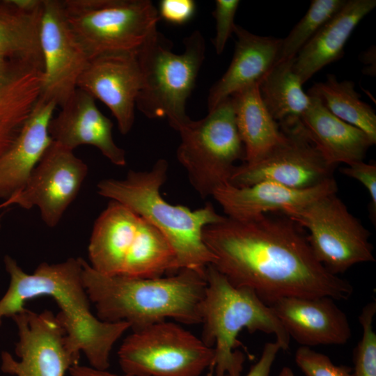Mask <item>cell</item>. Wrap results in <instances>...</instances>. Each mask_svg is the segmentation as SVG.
I'll list each match as a JSON object with an SVG mask.
<instances>
[{
  "instance_id": "1",
  "label": "cell",
  "mask_w": 376,
  "mask_h": 376,
  "mask_svg": "<svg viewBox=\"0 0 376 376\" xmlns=\"http://www.w3.org/2000/svg\"><path fill=\"white\" fill-rule=\"evenodd\" d=\"M212 265L234 286L253 290L268 305L285 297L346 300L351 283L329 272L315 257L301 227L267 214L248 219L225 216L205 227Z\"/></svg>"
},
{
  "instance_id": "2",
  "label": "cell",
  "mask_w": 376,
  "mask_h": 376,
  "mask_svg": "<svg viewBox=\"0 0 376 376\" xmlns=\"http://www.w3.org/2000/svg\"><path fill=\"white\" fill-rule=\"evenodd\" d=\"M10 276L8 288L0 299L2 319L21 311L25 303L40 296H49L60 311L71 350L82 352L90 366L107 370L114 344L130 329L125 322H107L92 313L91 301L82 279V258H70L58 263H40L31 274L25 272L10 256L4 257Z\"/></svg>"
},
{
  "instance_id": "3",
  "label": "cell",
  "mask_w": 376,
  "mask_h": 376,
  "mask_svg": "<svg viewBox=\"0 0 376 376\" xmlns=\"http://www.w3.org/2000/svg\"><path fill=\"white\" fill-rule=\"evenodd\" d=\"M82 279L102 321L127 322L132 331L169 318L201 324L205 273L183 269L166 277L109 276L95 271L82 258Z\"/></svg>"
},
{
  "instance_id": "4",
  "label": "cell",
  "mask_w": 376,
  "mask_h": 376,
  "mask_svg": "<svg viewBox=\"0 0 376 376\" xmlns=\"http://www.w3.org/2000/svg\"><path fill=\"white\" fill-rule=\"evenodd\" d=\"M169 164L159 159L148 171L130 170L123 179L108 178L97 183V193L125 205L142 217L166 239L180 270L188 269L205 274L214 256L203 239L205 226L222 221L212 203L192 210L173 205L161 196Z\"/></svg>"
},
{
  "instance_id": "5",
  "label": "cell",
  "mask_w": 376,
  "mask_h": 376,
  "mask_svg": "<svg viewBox=\"0 0 376 376\" xmlns=\"http://www.w3.org/2000/svg\"><path fill=\"white\" fill-rule=\"evenodd\" d=\"M205 279L201 305V339L214 349L211 370L215 376H241L244 356L235 349L243 329L274 334L281 350L289 348L287 331L253 290L234 286L212 265L206 268Z\"/></svg>"
},
{
  "instance_id": "6",
  "label": "cell",
  "mask_w": 376,
  "mask_h": 376,
  "mask_svg": "<svg viewBox=\"0 0 376 376\" xmlns=\"http://www.w3.org/2000/svg\"><path fill=\"white\" fill-rule=\"evenodd\" d=\"M88 253L89 265L99 273L132 278L162 276L174 260L171 246L157 228L112 200L94 224Z\"/></svg>"
},
{
  "instance_id": "7",
  "label": "cell",
  "mask_w": 376,
  "mask_h": 376,
  "mask_svg": "<svg viewBox=\"0 0 376 376\" xmlns=\"http://www.w3.org/2000/svg\"><path fill=\"white\" fill-rule=\"evenodd\" d=\"M185 50L173 52V42L154 31L137 51L142 85L136 107L148 118L166 117L178 131L191 119L186 103L205 57V40L196 30L183 39Z\"/></svg>"
},
{
  "instance_id": "8",
  "label": "cell",
  "mask_w": 376,
  "mask_h": 376,
  "mask_svg": "<svg viewBox=\"0 0 376 376\" xmlns=\"http://www.w3.org/2000/svg\"><path fill=\"white\" fill-rule=\"evenodd\" d=\"M65 19L88 59L138 51L157 30V8L149 0H63Z\"/></svg>"
},
{
  "instance_id": "9",
  "label": "cell",
  "mask_w": 376,
  "mask_h": 376,
  "mask_svg": "<svg viewBox=\"0 0 376 376\" xmlns=\"http://www.w3.org/2000/svg\"><path fill=\"white\" fill-rule=\"evenodd\" d=\"M178 132L176 156L190 184L202 198L212 196L217 188L228 182L236 161L244 159L231 97L203 118L191 119Z\"/></svg>"
},
{
  "instance_id": "10",
  "label": "cell",
  "mask_w": 376,
  "mask_h": 376,
  "mask_svg": "<svg viewBox=\"0 0 376 376\" xmlns=\"http://www.w3.org/2000/svg\"><path fill=\"white\" fill-rule=\"evenodd\" d=\"M214 354L201 338L166 320L132 331L118 351L123 373L136 376H201Z\"/></svg>"
},
{
  "instance_id": "11",
  "label": "cell",
  "mask_w": 376,
  "mask_h": 376,
  "mask_svg": "<svg viewBox=\"0 0 376 376\" xmlns=\"http://www.w3.org/2000/svg\"><path fill=\"white\" fill-rule=\"evenodd\" d=\"M281 214L307 230L315 257L333 274L375 260L369 231L336 194L288 208Z\"/></svg>"
},
{
  "instance_id": "12",
  "label": "cell",
  "mask_w": 376,
  "mask_h": 376,
  "mask_svg": "<svg viewBox=\"0 0 376 376\" xmlns=\"http://www.w3.org/2000/svg\"><path fill=\"white\" fill-rule=\"evenodd\" d=\"M18 335L16 360L8 352L1 355V370L15 376H65L79 363V356L70 347L66 331L57 315L24 308L13 315Z\"/></svg>"
},
{
  "instance_id": "13",
  "label": "cell",
  "mask_w": 376,
  "mask_h": 376,
  "mask_svg": "<svg viewBox=\"0 0 376 376\" xmlns=\"http://www.w3.org/2000/svg\"><path fill=\"white\" fill-rule=\"evenodd\" d=\"M284 140L263 157L236 166L228 183L237 187L268 181L295 189H307L331 178L329 166L306 135L300 120L279 125Z\"/></svg>"
},
{
  "instance_id": "14",
  "label": "cell",
  "mask_w": 376,
  "mask_h": 376,
  "mask_svg": "<svg viewBox=\"0 0 376 376\" xmlns=\"http://www.w3.org/2000/svg\"><path fill=\"white\" fill-rule=\"evenodd\" d=\"M88 171L87 164L73 150L53 141L24 188L0 206L37 207L44 223L54 228L78 195Z\"/></svg>"
},
{
  "instance_id": "15",
  "label": "cell",
  "mask_w": 376,
  "mask_h": 376,
  "mask_svg": "<svg viewBox=\"0 0 376 376\" xmlns=\"http://www.w3.org/2000/svg\"><path fill=\"white\" fill-rule=\"evenodd\" d=\"M40 42L43 58L40 96L61 108L77 90L89 59L65 19L60 0H43Z\"/></svg>"
},
{
  "instance_id": "16",
  "label": "cell",
  "mask_w": 376,
  "mask_h": 376,
  "mask_svg": "<svg viewBox=\"0 0 376 376\" xmlns=\"http://www.w3.org/2000/svg\"><path fill=\"white\" fill-rule=\"evenodd\" d=\"M142 85L137 51L109 52L88 60L77 88L102 102L127 134L134 123V110Z\"/></svg>"
},
{
  "instance_id": "17",
  "label": "cell",
  "mask_w": 376,
  "mask_h": 376,
  "mask_svg": "<svg viewBox=\"0 0 376 376\" xmlns=\"http://www.w3.org/2000/svg\"><path fill=\"white\" fill-rule=\"evenodd\" d=\"M267 306L301 346L344 345L352 336L347 315L329 297H285Z\"/></svg>"
},
{
  "instance_id": "18",
  "label": "cell",
  "mask_w": 376,
  "mask_h": 376,
  "mask_svg": "<svg viewBox=\"0 0 376 376\" xmlns=\"http://www.w3.org/2000/svg\"><path fill=\"white\" fill-rule=\"evenodd\" d=\"M113 125L97 107L95 99L77 88L52 118L49 133L54 142L71 150L82 145L93 146L114 165L124 166L125 152L113 139Z\"/></svg>"
},
{
  "instance_id": "19",
  "label": "cell",
  "mask_w": 376,
  "mask_h": 376,
  "mask_svg": "<svg viewBox=\"0 0 376 376\" xmlns=\"http://www.w3.org/2000/svg\"><path fill=\"white\" fill-rule=\"evenodd\" d=\"M336 191L337 185L331 177L307 189H295L268 181L243 187L227 182L217 188L212 196L226 217L248 219L271 212L282 213L288 208L301 206Z\"/></svg>"
},
{
  "instance_id": "20",
  "label": "cell",
  "mask_w": 376,
  "mask_h": 376,
  "mask_svg": "<svg viewBox=\"0 0 376 376\" xmlns=\"http://www.w3.org/2000/svg\"><path fill=\"white\" fill-rule=\"evenodd\" d=\"M56 104L40 96L19 135L0 156V198L5 201L17 194L53 142L49 125Z\"/></svg>"
},
{
  "instance_id": "21",
  "label": "cell",
  "mask_w": 376,
  "mask_h": 376,
  "mask_svg": "<svg viewBox=\"0 0 376 376\" xmlns=\"http://www.w3.org/2000/svg\"><path fill=\"white\" fill-rule=\"evenodd\" d=\"M235 50L229 67L210 89L208 111L235 93L260 83L277 61L282 38L253 34L235 24Z\"/></svg>"
},
{
  "instance_id": "22",
  "label": "cell",
  "mask_w": 376,
  "mask_h": 376,
  "mask_svg": "<svg viewBox=\"0 0 376 376\" xmlns=\"http://www.w3.org/2000/svg\"><path fill=\"white\" fill-rule=\"evenodd\" d=\"M375 6V0L346 1L301 48L295 57L292 68L303 84L322 68L343 57L352 33Z\"/></svg>"
},
{
  "instance_id": "23",
  "label": "cell",
  "mask_w": 376,
  "mask_h": 376,
  "mask_svg": "<svg viewBox=\"0 0 376 376\" xmlns=\"http://www.w3.org/2000/svg\"><path fill=\"white\" fill-rule=\"evenodd\" d=\"M300 122L307 137L334 168L339 163L350 165L363 161L375 144L363 131L333 115L314 97H311V104Z\"/></svg>"
},
{
  "instance_id": "24",
  "label": "cell",
  "mask_w": 376,
  "mask_h": 376,
  "mask_svg": "<svg viewBox=\"0 0 376 376\" xmlns=\"http://www.w3.org/2000/svg\"><path fill=\"white\" fill-rule=\"evenodd\" d=\"M42 70L30 64L0 62V156L12 146L38 102Z\"/></svg>"
},
{
  "instance_id": "25",
  "label": "cell",
  "mask_w": 376,
  "mask_h": 376,
  "mask_svg": "<svg viewBox=\"0 0 376 376\" xmlns=\"http://www.w3.org/2000/svg\"><path fill=\"white\" fill-rule=\"evenodd\" d=\"M260 83L251 84L230 97L235 122L244 148V162L263 157L285 139L284 132L266 108Z\"/></svg>"
},
{
  "instance_id": "26",
  "label": "cell",
  "mask_w": 376,
  "mask_h": 376,
  "mask_svg": "<svg viewBox=\"0 0 376 376\" xmlns=\"http://www.w3.org/2000/svg\"><path fill=\"white\" fill-rule=\"evenodd\" d=\"M42 4L33 10L0 1V62L17 61L43 71L40 42Z\"/></svg>"
},
{
  "instance_id": "27",
  "label": "cell",
  "mask_w": 376,
  "mask_h": 376,
  "mask_svg": "<svg viewBox=\"0 0 376 376\" xmlns=\"http://www.w3.org/2000/svg\"><path fill=\"white\" fill-rule=\"evenodd\" d=\"M294 59L277 61L259 84L261 98L279 125L300 120L311 104V97L293 70Z\"/></svg>"
},
{
  "instance_id": "28",
  "label": "cell",
  "mask_w": 376,
  "mask_h": 376,
  "mask_svg": "<svg viewBox=\"0 0 376 376\" xmlns=\"http://www.w3.org/2000/svg\"><path fill=\"white\" fill-rule=\"evenodd\" d=\"M318 98L333 115L363 131L376 142V114L373 108L360 99L350 80L338 81L328 74L324 81L313 84L306 93Z\"/></svg>"
},
{
  "instance_id": "29",
  "label": "cell",
  "mask_w": 376,
  "mask_h": 376,
  "mask_svg": "<svg viewBox=\"0 0 376 376\" xmlns=\"http://www.w3.org/2000/svg\"><path fill=\"white\" fill-rule=\"evenodd\" d=\"M346 0H313L299 22L282 38L277 61L296 56L301 48L345 5ZM276 61V62H277Z\"/></svg>"
},
{
  "instance_id": "30",
  "label": "cell",
  "mask_w": 376,
  "mask_h": 376,
  "mask_svg": "<svg viewBox=\"0 0 376 376\" xmlns=\"http://www.w3.org/2000/svg\"><path fill=\"white\" fill-rule=\"evenodd\" d=\"M376 301L365 305L359 316L362 336L354 350V376H376V333L373 321Z\"/></svg>"
},
{
  "instance_id": "31",
  "label": "cell",
  "mask_w": 376,
  "mask_h": 376,
  "mask_svg": "<svg viewBox=\"0 0 376 376\" xmlns=\"http://www.w3.org/2000/svg\"><path fill=\"white\" fill-rule=\"evenodd\" d=\"M295 361L305 376H354L350 367L335 365L327 355L309 347H298Z\"/></svg>"
},
{
  "instance_id": "32",
  "label": "cell",
  "mask_w": 376,
  "mask_h": 376,
  "mask_svg": "<svg viewBox=\"0 0 376 376\" xmlns=\"http://www.w3.org/2000/svg\"><path fill=\"white\" fill-rule=\"evenodd\" d=\"M239 0H217L212 13L216 22V33L213 45L216 53L221 54L228 40L233 33L235 16L240 5Z\"/></svg>"
},
{
  "instance_id": "33",
  "label": "cell",
  "mask_w": 376,
  "mask_h": 376,
  "mask_svg": "<svg viewBox=\"0 0 376 376\" xmlns=\"http://www.w3.org/2000/svg\"><path fill=\"white\" fill-rule=\"evenodd\" d=\"M196 8L193 0H162L157 11L159 19L173 24L182 25L193 17Z\"/></svg>"
},
{
  "instance_id": "34",
  "label": "cell",
  "mask_w": 376,
  "mask_h": 376,
  "mask_svg": "<svg viewBox=\"0 0 376 376\" xmlns=\"http://www.w3.org/2000/svg\"><path fill=\"white\" fill-rule=\"evenodd\" d=\"M341 172L360 182L368 191L371 199V212H376V165L363 161L355 162L342 168Z\"/></svg>"
},
{
  "instance_id": "35",
  "label": "cell",
  "mask_w": 376,
  "mask_h": 376,
  "mask_svg": "<svg viewBox=\"0 0 376 376\" xmlns=\"http://www.w3.org/2000/svg\"><path fill=\"white\" fill-rule=\"evenodd\" d=\"M280 350L281 347L276 341L265 343L259 359L251 367L246 376H269L272 365Z\"/></svg>"
},
{
  "instance_id": "36",
  "label": "cell",
  "mask_w": 376,
  "mask_h": 376,
  "mask_svg": "<svg viewBox=\"0 0 376 376\" xmlns=\"http://www.w3.org/2000/svg\"><path fill=\"white\" fill-rule=\"evenodd\" d=\"M71 376H136L124 373L117 375L107 370H100L91 366H81L79 363L72 366L68 370Z\"/></svg>"
},
{
  "instance_id": "37",
  "label": "cell",
  "mask_w": 376,
  "mask_h": 376,
  "mask_svg": "<svg viewBox=\"0 0 376 376\" xmlns=\"http://www.w3.org/2000/svg\"><path fill=\"white\" fill-rule=\"evenodd\" d=\"M278 376H295L292 369L289 367H283Z\"/></svg>"
},
{
  "instance_id": "38",
  "label": "cell",
  "mask_w": 376,
  "mask_h": 376,
  "mask_svg": "<svg viewBox=\"0 0 376 376\" xmlns=\"http://www.w3.org/2000/svg\"><path fill=\"white\" fill-rule=\"evenodd\" d=\"M3 215V214H0V228L1 227V222H2Z\"/></svg>"
},
{
  "instance_id": "39",
  "label": "cell",
  "mask_w": 376,
  "mask_h": 376,
  "mask_svg": "<svg viewBox=\"0 0 376 376\" xmlns=\"http://www.w3.org/2000/svg\"><path fill=\"white\" fill-rule=\"evenodd\" d=\"M1 208V207H0Z\"/></svg>"
}]
</instances>
